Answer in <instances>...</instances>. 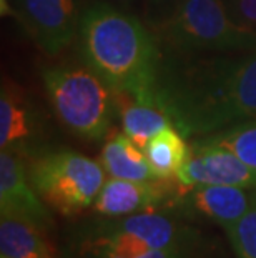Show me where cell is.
<instances>
[{
  "instance_id": "5bb4252c",
  "label": "cell",
  "mask_w": 256,
  "mask_h": 258,
  "mask_svg": "<svg viewBox=\"0 0 256 258\" xmlns=\"http://www.w3.org/2000/svg\"><path fill=\"white\" fill-rule=\"evenodd\" d=\"M34 134V117L22 90L4 79L0 92V147L15 148Z\"/></svg>"
},
{
  "instance_id": "8fae6325",
  "label": "cell",
  "mask_w": 256,
  "mask_h": 258,
  "mask_svg": "<svg viewBox=\"0 0 256 258\" xmlns=\"http://www.w3.org/2000/svg\"><path fill=\"white\" fill-rule=\"evenodd\" d=\"M195 212L228 230L256 205L254 190L233 185H198L185 191ZM182 195V197H183Z\"/></svg>"
},
{
  "instance_id": "3957f363",
  "label": "cell",
  "mask_w": 256,
  "mask_h": 258,
  "mask_svg": "<svg viewBox=\"0 0 256 258\" xmlns=\"http://www.w3.org/2000/svg\"><path fill=\"white\" fill-rule=\"evenodd\" d=\"M57 118L73 135L100 140L110 130L117 110L112 89L87 67H52L42 74Z\"/></svg>"
},
{
  "instance_id": "7402d4cb",
  "label": "cell",
  "mask_w": 256,
  "mask_h": 258,
  "mask_svg": "<svg viewBox=\"0 0 256 258\" xmlns=\"http://www.w3.org/2000/svg\"><path fill=\"white\" fill-rule=\"evenodd\" d=\"M2 12L5 14H12V12H15V10L12 9V5H10V0H2Z\"/></svg>"
},
{
  "instance_id": "5b68a950",
  "label": "cell",
  "mask_w": 256,
  "mask_h": 258,
  "mask_svg": "<svg viewBox=\"0 0 256 258\" xmlns=\"http://www.w3.org/2000/svg\"><path fill=\"white\" fill-rule=\"evenodd\" d=\"M27 173L40 199L67 217L94 205L105 183V168L100 163L68 150L35 158Z\"/></svg>"
},
{
  "instance_id": "603a6c76",
  "label": "cell",
  "mask_w": 256,
  "mask_h": 258,
  "mask_svg": "<svg viewBox=\"0 0 256 258\" xmlns=\"http://www.w3.org/2000/svg\"><path fill=\"white\" fill-rule=\"evenodd\" d=\"M254 200H256V190H254Z\"/></svg>"
},
{
  "instance_id": "52a82bcc",
  "label": "cell",
  "mask_w": 256,
  "mask_h": 258,
  "mask_svg": "<svg viewBox=\"0 0 256 258\" xmlns=\"http://www.w3.org/2000/svg\"><path fill=\"white\" fill-rule=\"evenodd\" d=\"M178 195L198 185H233L256 190V170L228 148L205 140L192 144V155L177 175Z\"/></svg>"
},
{
  "instance_id": "cb8c5ba5",
  "label": "cell",
  "mask_w": 256,
  "mask_h": 258,
  "mask_svg": "<svg viewBox=\"0 0 256 258\" xmlns=\"http://www.w3.org/2000/svg\"><path fill=\"white\" fill-rule=\"evenodd\" d=\"M122 2H125V0H122Z\"/></svg>"
},
{
  "instance_id": "277c9868",
  "label": "cell",
  "mask_w": 256,
  "mask_h": 258,
  "mask_svg": "<svg viewBox=\"0 0 256 258\" xmlns=\"http://www.w3.org/2000/svg\"><path fill=\"white\" fill-rule=\"evenodd\" d=\"M155 37L173 52L256 50V30L233 20L225 0H182Z\"/></svg>"
},
{
  "instance_id": "d6986e66",
  "label": "cell",
  "mask_w": 256,
  "mask_h": 258,
  "mask_svg": "<svg viewBox=\"0 0 256 258\" xmlns=\"http://www.w3.org/2000/svg\"><path fill=\"white\" fill-rule=\"evenodd\" d=\"M182 0H143V22L153 32L166 24Z\"/></svg>"
},
{
  "instance_id": "ba28073f",
  "label": "cell",
  "mask_w": 256,
  "mask_h": 258,
  "mask_svg": "<svg viewBox=\"0 0 256 258\" xmlns=\"http://www.w3.org/2000/svg\"><path fill=\"white\" fill-rule=\"evenodd\" d=\"M42 202L15 148H4L0 152V212L24 218L47 232L53 220Z\"/></svg>"
},
{
  "instance_id": "9c48e42d",
  "label": "cell",
  "mask_w": 256,
  "mask_h": 258,
  "mask_svg": "<svg viewBox=\"0 0 256 258\" xmlns=\"http://www.w3.org/2000/svg\"><path fill=\"white\" fill-rule=\"evenodd\" d=\"M175 180L135 182L110 177L105 180L97 200L95 212L105 217H127L140 212H150L168 199Z\"/></svg>"
},
{
  "instance_id": "44dd1931",
  "label": "cell",
  "mask_w": 256,
  "mask_h": 258,
  "mask_svg": "<svg viewBox=\"0 0 256 258\" xmlns=\"http://www.w3.org/2000/svg\"><path fill=\"white\" fill-rule=\"evenodd\" d=\"M198 251H188V250H150L148 253L141 255L138 258H195ZM99 258H118L113 255L102 253Z\"/></svg>"
},
{
  "instance_id": "6da1fadb",
  "label": "cell",
  "mask_w": 256,
  "mask_h": 258,
  "mask_svg": "<svg viewBox=\"0 0 256 258\" xmlns=\"http://www.w3.org/2000/svg\"><path fill=\"white\" fill-rule=\"evenodd\" d=\"M155 102L187 139L256 118V50L173 52L160 47Z\"/></svg>"
},
{
  "instance_id": "7a4b0ae2",
  "label": "cell",
  "mask_w": 256,
  "mask_h": 258,
  "mask_svg": "<svg viewBox=\"0 0 256 258\" xmlns=\"http://www.w3.org/2000/svg\"><path fill=\"white\" fill-rule=\"evenodd\" d=\"M80 55L112 92L155 103L160 43L143 20L112 4L83 10L78 25Z\"/></svg>"
},
{
  "instance_id": "e0dca14e",
  "label": "cell",
  "mask_w": 256,
  "mask_h": 258,
  "mask_svg": "<svg viewBox=\"0 0 256 258\" xmlns=\"http://www.w3.org/2000/svg\"><path fill=\"white\" fill-rule=\"evenodd\" d=\"M201 140L228 148L241 158L248 167L256 170V118L231 125L216 134L201 137Z\"/></svg>"
},
{
  "instance_id": "2e32d148",
  "label": "cell",
  "mask_w": 256,
  "mask_h": 258,
  "mask_svg": "<svg viewBox=\"0 0 256 258\" xmlns=\"http://www.w3.org/2000/svg\"><path fill=\"white\" fill-rule=\"evenodd\" d=\"M155 177L160 180H177V175L192 155V145L175 125L163 128L143 148Z\"/></svg>"
},
{
  "instance_id": "8992f818",
  "label": "cell",
  "mask_w": 256,
  "mask_h": 258,
  "mask_svg": "<svg viewBox=\"0 0 256 258\" xmlns=\"http://www.w3.org/2000/svg\"><path fill=\"white\" fill-rule=\"evenodd\" d=\"M15 15L30 38L48 57L63 52L78 32L77 0H14Z\"/></svg>"
},
{
  "instance_id": "ac0fdd59",
  "label": "cell",
  "mask_w": 256,
  "mask_h": 258,
  "mask_svg": "<svg viewBox=\"0 0 256 258\" xmlns=\"http://www.w3.org/2000/svg\"><path fill=\"white\" fill-rule=\"evenodd\" d=\"M225 232L238 258H256V205Z\"/></svg>"
},
{
  "instance_id": "ffe728a7",
  "label": "cell",
  "mask_w": 256,
  "mask_h": 258,
  "mask_svg": "<svg viewBox=\"0 0 256 258\" xmlns=\"http://www.w3.org/2000/svg\"><path fill=\"white\" fill-rule=\"evenodd\" d=\"M233 20L256 30V0H225Z\"/></svg>"
},
{
  "instance_id": "30bf717a",
  "label": "cell",
  "mask_w": 256,
  "mask_h": 258,
  "mask_svg": "<svg viewBox=\"0 0 256 258\" xmlns=\"http://www.w3.org/2000/svg\"><path fill=\"white\" fill-rule=\"evenodd\" d=\"M112 227L137 235L153 250L198 251L201 245L197 230L153 210L127 215Z\"/></svg>"
},
{
  "instance_id": "7c38bea8",
  "label": "cell",
  "mask_w": 256,
  "mask_h": 258,
  "mask_svg": "<svg viewBox=\"0 0 256 258\" xmlns=\"http://www.w3.org/2000/svg\"><path fill=\"white\" fill-rule=\"evenodd\" d=\"M113 97L123 134L128 135L141 148H145L146 144L163 128L173 125L166 112L155 103L140 102L128 93L113 92Z\"/></svg>"
},
{
  "instance_id": "9a60e30c",
  "label": "cell",
  "mask_w": 256,
  "mask_h": 258,
  "mask_svg": "<svg viewBox=\"0 0 256 258\" xmlns=\"http://www.w3.org/2000/svg\"><path fill=\"white\" fill-rule=\"evenodd\" d=\"M42 230L20 217H0V255L2 258H55L42 237Z\"/></svg>"
},
{
  "instance_id": "4fadbf2b",
  "label": "cell",
  "mask_w": 256,
  "mask_h": 258,
  "mask_svg": "<svg viewBox=\"0 0 256 258\" xmlns=\"http://www.w3.org/2000/svg\"><path fill=\"white\" fill-rule=\"evenodd\" d=\"M102 167L113 178L151 182L155 177L145 150L125 134H117L107 140L102 150Z\"/></svg>"
}]
</instances>
